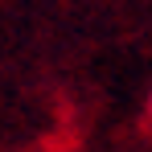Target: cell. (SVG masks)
Masks as SVG:
<instances>
[{"label": "cell", "mask_w": 152, "mask_h": 152, "mask_svg": "<svg viewBox=\"0 0 152 152\" xmlns=\"http://www.w3.org/2000/svg\"><path fill=\"white\" fill-rule=\"evenodd\" d=\"M148 107H152V103H148Z\"/></svg>", "instance_id": "6da1fadb"}]
</instances>
